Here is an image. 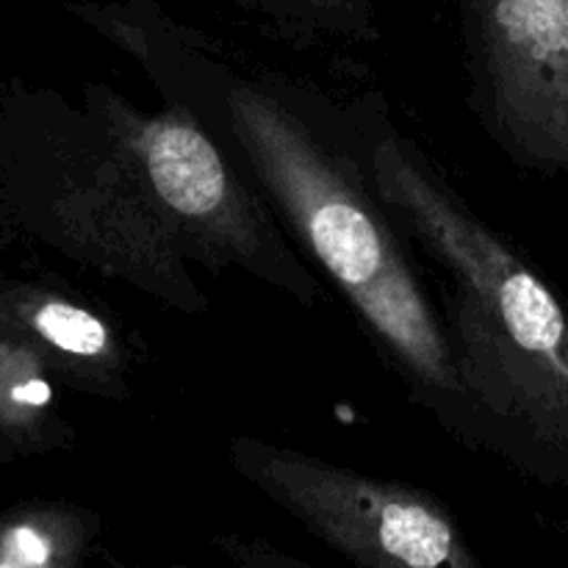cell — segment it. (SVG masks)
<instances>
[{
  "label": "cell",
  "instance_id": "1",
  "mask_svg": "<svg viewBox=\"0 0 568 568\" xmlns=\"http://www.w3.org/2000/svg\"><path fill=\"white\" fill-rule=\"evenodd\" d=\"M81 20L136 55L166 103L192 111L264 189L311 258L347 297L410 397L469 449L486 453L442 311L372 186L358 122L349 142L314 100L205 53L155 0L81 3Z\"/></svg>",
  "mask_w": 568,
  "mask_h": 568
},
{
  "label": "cell",
  "instance_id": "13",
  "mask_svg": "<svg viewBox=\"0 0 568 568\" xmlns=\"http://www.w3.org/2000/svg\"><path fill=\"white\" fill-rule=\"evenodd\" d=\"M564 536H566V544H568V519L564 521Z\"/></svg>",
  "mask_w": 568,
  "mask_h": 568
},
{
  "label": "cell",
  "instance_id": "9",
  "mask_svg": "<svg viewBox=\"0 0 568 568\" xmlns=\"http://www.w3.org/2000/svg\"><path fill=\"white\" fill-rule=\"evenodd\" d=\"M100 516L72 503H28L0 514V568H83Z\"/></svg>",
  "mask_w": 568,
  "mask_h": 568
},
{
  "label": "cell",
  "instance_id": "4",
  "mask_svg": "<svg viewBox=\"0 0 568 568\" xmlns=\"http://www.w3.org/2000/svg\"><path fill=\"white\" fill-rule=\"evenodd\" d=\"M83 98L139 172L189 258L214 272H247L300 305L320 303L314 270L275 222L264 194L192 111L166 103L159 114H148L103 83H87Z\"/></svg>",
  "mask_w": 568,
  "mask_h": 568
},
{
  "label": "cell",
  "instance_id": "5",
  "mask_svg": "<svg viewBox=\"0 0 568 568\" xmlns=\"http://www.w3.org/2000/svg\"><path fill=\"white\" fill-rule=\"evenodd\" d=\"M231 466L355 568H486L453 510L430 491L277 447L227 444Z\"/></svg>",
  "mask_w": 568,
  "mask_h": 568
},
{
  "label": "cell",
  "instance_id": "12",
  "mask_svg": "<svg viewBox=\"0 0 568 568\" xmlns=\"http://www.w3.org/2000/svg\"><path fill=\"white\" fill-rule=\"evenodd\" d=\"M9 458H11V453H9V449H6L3 438H0V460H9Z\"/></svg>",
  "mask_w": 568,
  "mask_h": 568
},
{
  "label": "cell",
  "instance_id": "7",
  "mask_svg": "<svg viewBox=\"0 0 568 568\" xmlns=\"http://www.w3.org/2000/svg\"><path fill=\"white\" fill-rule=\"evenodd\" d=\"M0 336L37 349L55 381L75 392L120 403L131 397V355L120 333L89 305L17 283L0 294Z\"/></svg>",
  "mask_w": 568,
  "mask_h": 568
},
{
  "label": "cell",
  "instance_id": "2",
  "mask_svg": "<svg viewBox=\"0 0 568 568\" xmlns=\"http://www.w3.org/2000/svg\"><path fill=\"white\" fill-rule=\"evenodd\" d=\"M388 216L447 275L442 316L486 453L568 488V305L392 122H358Z\"/></svg>",
  "mask_w": 568,
  "mask_h": 568
},
{
  "label": "cell",
  "instance_id": "10",
  "mask_svg": "<svg viewBox=\"0 0 568 568\" xmlns=\"http://www.w3.org/2000/svg\"><path fill=\"white\" fill-rule=\"evenodd\" d=\"M244 14L255 17L292 42H377L372 0H231Z\"/></svg>",
  "mask_w": 568,
  "mask_h": 568
},
{
  "label": "cell",
  "instance_id": "11",
  "mask_svg": "<svg viewBox=\"0 0 568 568\" xmlns=\"http://www.w3.org/2000/svg\"><path fill=\"white\" fill-rule=\"evenodd\" d=\"M214 547L225 555L227 566L231 568H316L311 566L308 560L297 558V555L283 552V549H277L275 544H270L266 538L222 532V536L214 538ZM131 568H194V566L170 564V566H131Z\"/></svg>",
  "mask_w": 568,
  "mask_h": 568
},
{
  "label": "cell",
  "instance_id": "8",
  "mask_svg": "<svg viewBox=\"0 0 568 568\" xmlns=\"http://www.w3.org/2000/svg\"><path fill=\"white\" fill-rule=\"evenodd\" d=\"M53 372L20 338L0 336V438L14 455L48 453L70 442L53 392Z\"/></svg>",
  "mask_w": 568,
  "mask_h": 568
},
{
  "label": "cell",
  "instance_id": "6",
  "mask_svg": "<svg viewBox=\"0 0 568 568\" xmlns=\"http://www.w3.org/2000/svg\"><path fill=\"white\" fill-rule=\"evenodd\" d=\"M471 109L525 170L568 178V0H458Z\"/></svg>",
  "mask_w": 568,
  "mask_h": 568
},
{
  "label": "cell",
  "instance_id": "3",
  "mask_svg": "<svg viewBox=\"0 0 568 568\" xmlns=\"http://www.w3.org/2000/svg\"><path fill=\"white\" fill-rule=\"evenodd\" d=\"M42 144L17 175V203L37 236L70 258L120 277L181 314L209 311L189 253L150 200L116 139L87 111L50 105Z\"/></svg>",
  "mask_w": 568,
  "mask_h": 568
}]
</instances>
